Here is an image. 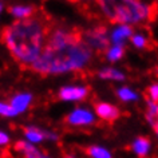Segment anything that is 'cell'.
Segmentation results:
<instances>
[{
	"mask_svg": "<svg viewBox=\"0 0 158 158\" xmlns=\"http://www.w3.org/2000/svg\"><path fill=\"white\" fill-rule=\"evenodd\" d=\"M91 58V48L83 42V34L73 30H56L47 39L42 54L30 69L39 74H60L79 70Z\"/></svg>",
	"mask_w": 158,
	"mask_h": 158,
	"instance_id": "cell-1",
	"label": "cell"
},
{
	"mask_svg": "<svg viewBox=\"0 0 158 158\" xmlns=\"http://www.w3.org/2000/svg\"><path fill=\"white\" fill-rule=\"evenodd\" d=\"M48 26L42 18L19 19L2 32V42L22 66H31L42 54Z\"/></svg>",
	"mask_w": 158,
	"mask_h": 158,
	"instance_id": "cell-2",
	"label": "cell"
},
{
	"mask_svg": "<svg viewBox=\"0 0 158 158\" xmlns=\"http://www.w3.org/2000/svg\"><path fill=\"white\" fill-rule=\"evenodd\" d=\"M97 3L110 22L125 26L152 19L156 11L153 6H148L139 0H97Z\"/></svg>",
	"mask_w": 158,
	"mask_h": 158,
	"instance_id": "cell-3",
	"label": "cell"
},
{
	"mask_svg": "<svg viewBox=\"0 0 158 158\" xmlns=\"http://www.w3.org/2000/svg\"><path fill=\"white\" fill-rule=\"evenodd\" d=\"M83 42L87 44L90 48H94L101 52L109 51V36H107V31L105 27H95L93 30H89L83 34Z\"/></svg>",
	"mask_w": 158,
	"mask_h": 158,
	"instance_id": "cell-4",
	"label": "cell"
},
{
	"mask_svg": "<svg viewBox=\"0 0 158 158\" xmlns=\"http://www.w3.org/2000/svg\"><path fill=\"white\" fill-rule=\"evenodd\" d=\"M87 95V89L81 86H66L59 91V97L63 101H79Z\"/></svg>",
	"mask_w": 158,
	"mask_h": 158,
	"instance_id": "cell-5",
	"label": "cell"
},
{
	"mask_svg": "<svg viewBox=\"0 0 158 158\" xmlns=\"http://www.w3.org/2000/svg\"><path fill=\"white\" fill-rule=\"evenodd\" d=\"M95 113L98 114L99 118L107 122H114L119 117V110L115 106H113L110 103H103V102L95 105Z\"/></svg>",
	"mask_w": 158,
	"mask_h": 158,
	"instance_id": "cell-6",
	"label": "cell"
},
{
	"mask_svg": "<svg viewBox=\"0 0 158 158\" xmlns=\"http://www.w3.org/2000/svg\"><path fill=\"white\" fill-rule=\"evenodd\" d=\"M66 121L71 125H89L94 122L93 114L83 109H77L66 118Z\"/></svg>",
	"mask_w": 158,
	"mask_h": 158,
	"instance_id": "cell-7",
	"label": "cell"
},
{
	"mask_svg": "<svg viewBox=\"0 0 158 158\" xmlns=\"http://www.w3.org/2000/svg\"><path fill=\"white\" fill-rule=\"evenodd\" d=\"M131 35H133L131 27L122 24V26H119L118 28H115V30L113 31V34H111V42L114 43V46H122V42H123V39L131 36Z\"/></svg>",
	"mask_w": 158,
	"mask_h": 158,
	"instance_id": "cell-8",
	"label": "cell"
},
{
	"mask_svg": "<svg viewBox=\"0 0 158 158\" xmlns=\"http://www.w3.org/2000/svg\"><path fill=\"white\" fill-rule=\"evenodd\" d=\"M15 149H16L18 152H22L23 154H24L26 158H47L44 156H42V154L39 153L32 145L27 143V142H23V141L22 142H16Z\"/></svg>",
	"mask_w": 158,
	"mask_h": 158,
	"instance_id": "cell-9",
	"label": "cell"
},
{
	"mask_svg": "<svg viewBox=\"0 0 158 158\" xmlns=\"http://www.w3.org/2000/svg\"><path fill=\"white\" fill-rule=\"evenodd\" d=\"M148 113H146V118H148L149 123L153 126L154 131L158 135V103L153 101H148Z\"/></svg>",
	"mask_w": 158,
	"mask_h": 158,
	"instance_id": "cell-10",
	"label": "cell"
},
{
	"mask_svg": "<svg viewBox=\"0 0 158 158\" xmlns=\"http://www.w3.org/2000/svg\"><path fill=\"white\" fill-rule=\"evenodd\" d=\"M10 12L18 19H28V18H32V15L35 14V7H32V6H16V7H11Z\"/></svg>",
	"mask_w": 158,
	"mask_h": 158,
	"instance_id": "cell-11",
	"label": "cell"
},
{
	"mask_svg": "<svg viewBox=\"0 0 158 158\" xmlns=\"http://www.w3.org/2000/svg\"><path fill=\"white\" fill-rule=\"evenodd\" d=\"M31 101V95L30 94H19L12 99L11 102V106L14 107V110L16 113H22L23 110H26V107L28 106Z\"/></svg>",
	"mask_w": 158,
	"mask_h": 158,
	"instance_id": "cell-12",
	"label": "cell"
},
{
	"mask_svg": "<svg viewBox=\"0 0 158 158\" xmlns=\"http://www.w3.org/2000/svg\"><path fill=\"white\" fill-rule=\"evenodd\" d=\"M133 149L139 157H145L150 149V142H149V139L141 137V138H138V139H135V142H134V145H133Z\"/></svg>",
	"mask_w": 158,
	"mask_h": 158,
	"instance_id": "cell-13",
	"label": "cell"
},
{
	"mask_svg": "<svg viewBox=\"0 0 158 158\" xmlns=\"http://www.w3.org/2000/svg\"><path fill=\"white\" fill-rule=\"evenodd\" d=\"M86 153L93 158H111V154L106 149L99 148V146H90V148L86 149Z\"/></svg>",
	"mask_w": 158,
	"mask_h": 158,
	"instance_id": "cell-14",
	"label": "cell"
},
{
	"mask_svg": "<svg viewBox=\"0 0 158 158\" xmlns=\"http://www.w3.org/2000/svg\"><path fill=\"white\" fill-rule=\"evenodd\" d=\"M24 134H26V137L28 138L30 141H32V142H39V141H42L43 138L47 137V134L40 131V130L36 129V127H26L24 129Z\"/></svg>",
	"mask_w": 158,
	"mask_h": 158,
	"instance_id": "cell-15",
	"label": "cell"
},
{
	"mask_svg": "<svg viewBox=\"0 0 158 158\" xmlns=\"http://www.w3.org/2000/svg\"><path fill=\"white\" fill-rule=\"evenodd\" d=\"M99 77L101 78H105V79H114V81H123L125 79V75L118 70H114V69H105L99 73Z\"/></svg>",
	"mask_w": 158,
	"mask_h": 158,
	"instance_id": "cell-16",
	"label": "cell"
},
{
	"mask_svg": "<svg viewBox=\"0 0 158 158\" xmlns=\"http://www.w3.org/2000/svg\"><path fill=\"white\" fill-rule=\"evenodd\" d=\"M122 55H123V47L122 46H114L111 48H109L107 51V58L111 62H115L118 59H121Z\"/></svg>",
	"mask_w": 158,
	"mask_h": 158,
	"instance_id": "cell-17",
	"label": "cell"
},
{
	"mask_svg": "<svg viewBox=\"0 0 158 158\" xmlns=\"http://www.w3.org/2000/svg\"><path fill=\"white\" fill-rule=\"evenodd\" d=\"M118 95H119V98L122 101H134V99H137V94L134 91H131L130 89H127V87H123V89L118 90Z\"/></svg>",
	"mask_w": 158,
	"mask_h": 158,
	"instance_id": "cell-18",
	"label": "cell"
},
{
	"mask_svg": "<svg viewBox=\"0 0 158 158\" xmlns=\"http://www.w3.org/2000/svg\"><path fill=\"white\" fill-rule=\"evenodd\" d=\"M0 114L4 117H14L16 115V111L14 110V107L11 105H7V103H0Z\"/></svg>",
	"mask_w": 158,
	"mask_h": 158,
	"instance_id": "cell-19",
	"label": "cell"
},
{
	"mask_svg": "<svg viewBox=\"0 0 158 158\" xmlns=\"http://www.w3.org/2000/svg\"><path fill=\"white\" fill-rule=\"evenodd\" d=\"M131 42L134 46L139 47V48H145V47H148V40H146V38H143L142 35H134L131 38Z\"/></svg>",
	"mask_w": 158,
	"mask_h": 158,
	"instance_id": "cell-20",
	"label": "cell"
},
{
	"mask_svg": "<svg viewBox=\"0 0 158 158\" xmlns=\"http://www.w3.org/2000/svg\"><path fill=\"white\" fill-rule=\"evenodd\" d=\"M148 94L149 97L153 99V102H158V85H153L150 86V87L148 89Z\"/></svg>",
	"mask_w": 158,
	"mask_h": 158,
	"instance_id": "cell-21",
	"label": "cell"
},
{
	"mask_svg": "<svg viewBox=\"0 0 158 158\" xmlns=\"http://www.w3.org/2000/svg\"><path fill=\"white\" fill-rule=\"evenodd\" d=\"M7 142H8V137H7V134L0 131V145H6Z\"/></svg>",
	"mask_w": 158,
	"mask_h": 158,
	"instance_id": "cell-22",
	"label": "cell"
},
{
	"mask_svg": "<svg viewBox=\"0 0 158 158\" xmlns=\"http://www.w3.org/2000/svg\"><path fill=\"white\" fill-rule=\"evenodd\" d=\"M71 3H82V2H87V0H69Z\"/></svg>",
	"mask_w": 158,
	"mask_h": 158,
	"instance_id": "cell-23",
	"label": "cell"
},
{
	"mask_svg": "<svg viewBox=\"0 0 158 158\" xmlns=\"http://www.w3.org/2000/svg\"><path fill=\"white\" fill-rule=\"evenodd\" d=\"M64 158H73V157H71V156H64Z\"/></svg>",
	"mask_w": 158,
	"mask_h": 158,
	"instance_id": "cell-24",
	"label": "cell"
},
{
	"mask_svg": "<svg viewBox=\"0 0 158 158\" xmlns=\"http://www.w3.org/2000/svg\"><path fill=\"white\" fill-rule=\"evenodd\" d=\"M0 11H2V4H0Z\"/></svg>",
	"mask_w": 158,
	"mask_h": 158,
	"instance_id": "cell-25",
	"label": "cell"
}]
</instances>
